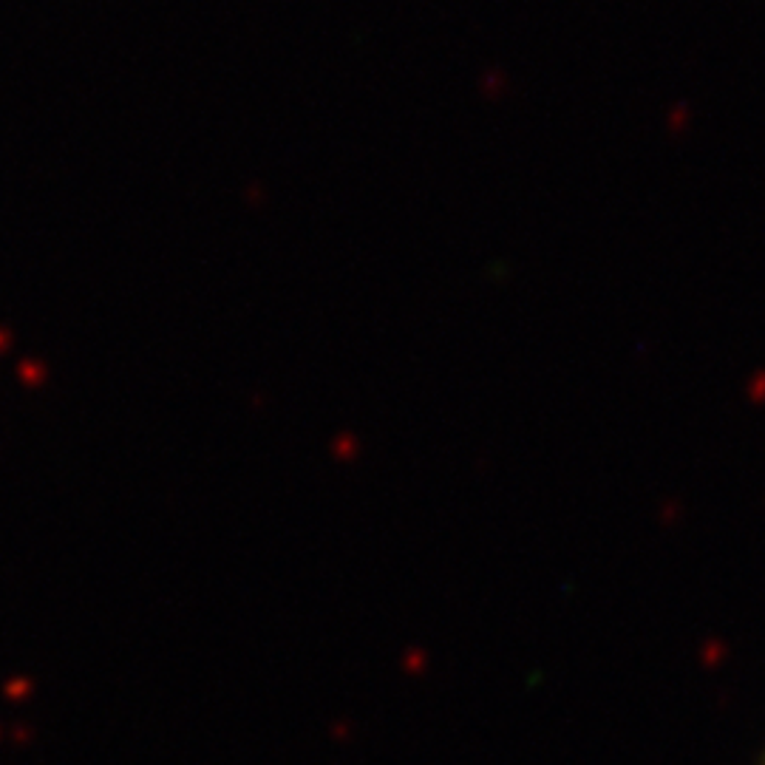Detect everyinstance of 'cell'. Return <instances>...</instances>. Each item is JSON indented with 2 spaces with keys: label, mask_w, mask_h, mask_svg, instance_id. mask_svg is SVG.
I'll return each mask as SVG.
<instances>
[{
  "label": "cell",
  "mask_w": 765,
  "mask_h": 765,
  "mask_svg": "<svg viewBox=\"0 0 765 765\" xmlns=\"http://www.w3.org/2000/svg\"><path fill=\"white\" fill-rule=\"evenodd\" d=\"M763 763H765V757H763Z\"/></svg>",
  "instance_id": "6da1fadb"
}]
</instances>
